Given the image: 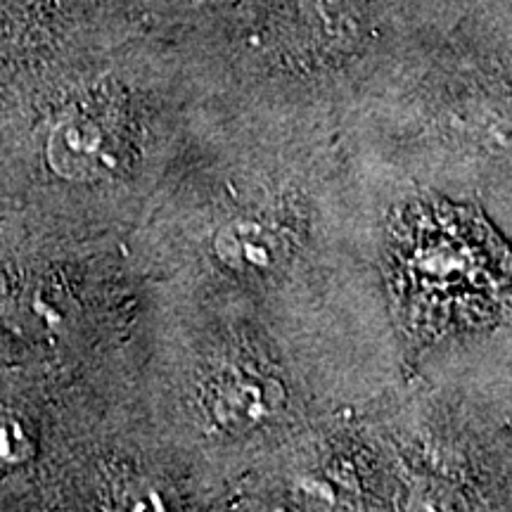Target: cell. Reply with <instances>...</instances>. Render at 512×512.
<instances>
[{"label": "cell", "mask_w": 512, "mask_h": 512, "mask_svg": "<svg viewBox=\"0 0 512 512\" xmlns=\"http://www.w3.org/2000/svg\"><path fill=\"white\" fill-rule=\"evenodd\" d=\"M387 283L413 335L437 339L477 330L508 311V247L475 209L408 202L389 223Z\"/></svg>", "instance_id": "cell-1"}, {"label": "cell", "mask_w": 512, "mask_h": 512, "mask_svg": "<svg viewBox=\"0 0 512 512\" xmlns=\"http://www.w3.org/2000/svg\"><path fill=\"white\" fill-rule=\"evenodd\" d=\"M100 133L86 121H64L50 140V159L67 176L86 174L100 157Z\"/></svg>", "instance_id": "cell-2"}, {"label": "cell", "mask_w": 512, "mask_h": 512, "mask_svg": "<svg viewBox=\"0 0 512 512\" xmlns=\"http://www.w3.org/2000/svg\"><path fill=\"white\" fill-rule=\"evenodd\" d=\"M31 453H34V444L22 422L10 415H0V472L27 463Z\"/></svg>", "instance_id": "cell-3"}]
</instances>
